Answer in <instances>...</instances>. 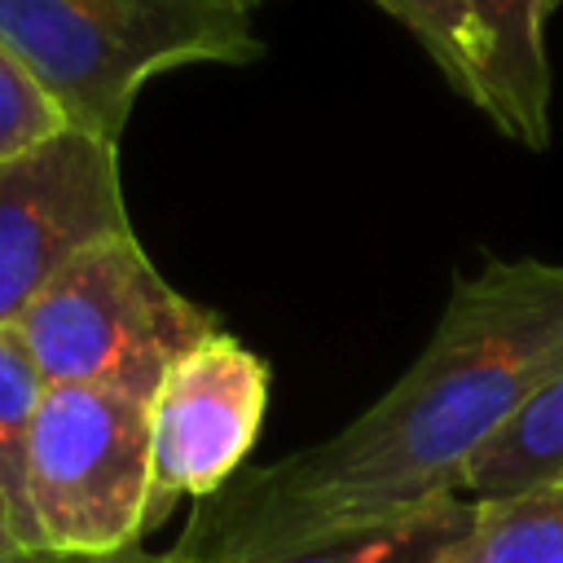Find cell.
I'll use <instances>...</instances> for the list:
<instances>
[{"label": "cell", "instance_id": "cell-1", "mask_svg": "<svg viewBox=\"0 0 563 563\" xmlns=\"http://www.w3.org/2000/svg\"><path fill=\"white\" fill-rule=\"evenodd\" d=\"M559 374L563 264L488 255L453 286L418 361L369 409L194 501L172 550L185 563H233L453 497L471 462Z\"/></svg>", "mask_w": 563, "mask_h": 563}, {"label": "cell", "instance_id": "cell-2", "mask_svg": "<svg viewBox=\"0 0 563 563\" xmlns=\"http://www.w3.org/2000/svg\"><path fill=\"white\" fill-rule=\"evenodd\" d=\"M0 44L66 128L114 145L145 79L194 62L242 66L264 53L242 0H0Z\"/></svg>", "mask_w": 563, "mask_h": 563}, {"label": "cell", "instance_id": "cell-3", "mask_svg": "<svg viewBox=\"0 0 563 563\" xmlns=\"http://www.w3.org/2000/svg\"><path fill=\"white\" fill-rule=\"evenodd\" d=\"M13 330L48 387H106L150 405L163 374L224 325L180 295L128 233L66 264Z\"/></svg>", "mask_w": 563, "mask_h": 563}, {"label": "cell", "instance_id": "cell-4", "mask_svg": "<svg viewBox=\"0 0 563 563\" xmlns=\"http://www.w3.org/2000/svg\"><path fill=\"white\" fill-rule=\"evenodd\" d=\"M40 541L57 559H101L167 519L150 462V405L106 387H44L26 466Z\"/></svg>", "mask_w": 563, "mask_h": 563}, {"label": "cell", "instance_id": "cell-5", "mask_svg": "<svg viewBox=\"0 0 563 563\" xmlns=\"http://www.w3.org/2000/svg\"><path fill=\"white\" fill-rule=\"evenodd\" d=\"M119 145L79 128L0 163V325H18L31 299L79 255L128 238Z\"/></svg>", "mask_w": 563, "mask_h": 563}, {"label": "cell", "instance_id": "cell-6", "mask_svg": "<svg viewBox=\"0 0 563 563\" xmlns=\"http://www.w3.org/2000/svg\"><path fill=\"white\" fill-rule=\"evenodd\" d=\"M268 361L229 330H216L163 374L150 396V462L167 515L180 497L207 501L242 475L268 413Z\"/></svg>", "mask_w": 563, "mask_h": 563}, {"label": "cell", "instance_id": "cell-7", "mask_svg": "<svg viewBox=\"0 0 563 563\" xmlns=\"http://www.w3.org/2000/svg\"><path fill=\"white\" fill-rule=\"evenodd\" d=\"M488 40V84L493 114L488 123L528 145H550V18L563 0H471Z\"/></svg>", "mask_w": 563, "mask_h": 563}, {"label": "cell", "instance_id": "cell-8", "mask_svg": "<svg viewBox=\"0 0 563 563\" xmlns=\"http://www.w3.org/2000/svg\"><path fill=\"white\" fill-rule=\"evenodd\" d=\"M475 515V501L453 493L440 501H427L400 519L365 523L352 532L312 537L286 550H264L233 563H440V554L466 532Z\"/></svg>", "mask_w": 563, "mask_h": 563}, {"label": "cell", "instance_id": "cell-9", "mask_svg": "<svg viewBox=\"0 0 563 563\" xmlns=\"http://www.w3.org/2000/svg\"><path fill=\"white\" fill-rule=\"evenodd\" d=\"M440 563H563V475L510 497L475 501L466 532Z\"/></svg>", "mask_w": 563, "mask_h": 563}, {"label": "cell", "instance_id": "cell-10", "mask_svg": "<svg viewBox=\"0 0 563 563\" xmlns=\"http://www.w3.org/2000/svg\"><path fill=\"white\" fill-rule=\"evenodd\" d=\"M563 475V374L545 383L510 427L471 462L462 479V497L493 501Z\"/></svg>", "mask_w": 563, "mask_h": 563}, {"label": "cell", "instance_id": "cell-11", "mask_svg": "<svg viewBox=\"0 0 563 563\" xmlns=\"http://www.w3.org/2000/svg\"><path fill=\"white\" fill-rule=\"evenodd\" d=\"M387 18H396L444 75V84L466 97L484 119L493 114L488 84V40L471 0H374Z\"/></svg>", "mask_w": 563, "mask_h": 563}, {"label": "cell", "instance_id": "cell-12", "mask_svg": "<svg viewBox=\"0 0 563 563\" xmlns=\"http://www.w3.org/2000/svg\"><path fill=\"white\" fill-rule=\"evenodd\" d=\"M44 374L31 361L22 334L13 325H0V488L9 493V506L18 515V528L31 550L48 554L31 515V493H26V466H31V427L35 409L44 396Z\"/></svg>", "mask_w": 563, "mask_h": 563}, {"label": "cell", "instance_id": "cell-13", "mask_svg": "<svg viewBox=\"0 0 563 563\" xmlns=\"http://www.w3.org/2000/svg\"><path fill=\"white\" fill-rule=\"evenodd\" d=\"M66 128L48 92L26 75V66L0 44V163L57 136Z\"/></svg>", "mask_w": 563, "mask_h": 563}, {"label": "cell", "instance_id": "cell-14", "mask_svg": "<svg viewBox=\"0 0 563 563\" xmlns=\"http://www.w3.org/2000/svg\"><path fill=\"white\" fill-rule=\"evenodd\" d=\"M0 563H57V554H40V550L26 545L4 488H0Z\"/></svg>", "mask_w": 563, "mask_h": 563}, {"label": "cell", "instance_id": "cell-15", "mask_svg": "<svg viewBox=\"0 0 563 563\" xmlns=\"http://www.w3.org/2000/svg\"><path fill=\"white\" fill-rule=\"evenodd\" d=\"M57 563H185L176 550H150V545H132L119 554H101V559H57Z\"/></svg>", "mask_w": 563, "mask_h": 563}, {"label": "cell", "instance_id": "cell-16", "mask_svg": "<svg viewBox=\"0 0 563 563\" xmlns=\"http://www.w3.org/2000/svg\"><path fill=\"white\" fill-rule=\"evenodd\" d=\"M242 4H246V9H255V4H264V0H242Z\"/></svg>", "mask_w": 563, "mask_h": 563}]
</instances>
